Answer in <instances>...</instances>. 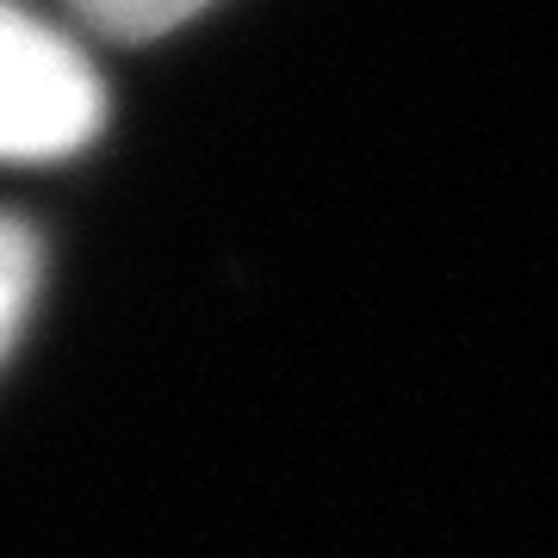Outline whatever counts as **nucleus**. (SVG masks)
<instances>
[{
	"instance_id": "1",
	"label": "nucleus",
	"mask_w": 558,
	"mask_h": 558,
	"mask_svg": "<svg viewBox=\"0 0 558 558\" xmlns=\"http://www.w3.org/2000/svg\"><path fill=\"white\" fill-rule=\"evenodd\" d=\"M106 87L57 20L0 0V161H57L100 137Z\"/></svg>"
},
{
	"instance_id": "2",
	"label": "nucleus",
	"mask_w": 558,
	"mask_h": 558,
	"mask_svg": "<svg viewBox=\"0 0 558 558\" xmlns=\"http://www.w3.org/2000/svg\"><path fill=\"white\" fill-rule=\"evenodd\" d=\"M38 274H44V248L32 236V223L0 211V360L25 329V311L38 299Z\"/></svg>"
},
{
	"instance_id": "3",
	"label": "nucleus",
	"mask_w": 558,
	"mask_h": 558,
	"mask_svg": "<svg viewBox=\"0 0 558 558\" xmlns=\"http://www.w3.org/2000/svg\"><path fill=\"white\" fill-rule=\"evenodd\" d=\"M62 7L106 38H156V32H174L180 20H193L211 0H62Z\"/></svg>"
}]
</instances>
